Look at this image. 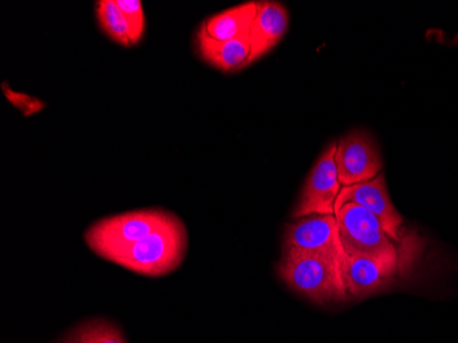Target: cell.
<instances>
[{
    "instance_id": "1",
    "label": "cell",
    "mask_w": 458,
    "mask_h": 343,
    "mask_svg": "<svg viewBox=\"0 0 458 343\" xmlns=\"http://www.w3.org/2000/svg\"><path fill=\"white\" fill-rule=\"evenodd\" d=\"M277 272L291 290L316 304L344 301L349 293L344 262L328 255L284 250Z\"/></svg>"
},
{
    "instance_id": "2",
    "label": "cell",
    "mask_w": 458,
    "mask_h": 343,
    "mask_svg": "<svg viewBox=\"0 0 458 343\" xmlns=\"http://www.w3.org/2000/svg\"><path fill=\"white\" fill-rule=\"evenodd\" d=\"M187 229L171 214L158 228L132 246L112 255L109 262L146 276H164L174 272L184 259Z\"/></svg>"
},
{
    "instance_id": "3",
    "label": "cell",
    "mask_w": 458,
    "mask_h": 343,
    "mask_svg": "<svg viewBox=\"0 0 458 343\" xmlns=\"http://www.w3.org/2000/svg\"><path fill=\"white\" fill-rule=\"evenodd\" d=\"M339 235L347 255H364L403 268L405 260L380 221L356 203H346L335 211Z\"/></svg>"
},
{
    "instance_id": "4",
    "label": "cell",
    "mask_w": 458,
    "mask_h": 343,
    "mask_svg": "<svg viewBox=\"0 0 458 343\" xmlns=\"http://www.w3.org/2000/svg\"><path fill=\"white\" fill-rule=\"evenodd\" d=\"M164 210H138L97 221L87 229L84 239L92 252L109 262L112 255L146 238L171 218Z\"/></svg>"
},
{
    "instance_id": "5",
    "label": "cell",
    "mask_w": 458,
    "mask_h": 343,
    "mask_svg": "<svg viewBox=\"0 0 458 343\" xmlns=\"http://www.w3.org/2000/svg\"><path fill=\"white\" fill-rule=\"evenodd\" d=\"M338 143L324 150L309 174L302 194L293 210V218L301 219L316 214H335V203L341 193L335 154Z\"/></svg>"
},
{
    "instance_id": "6",
    "label": "cell",
    "mask_w": 458,
    "mask_h": 343,
    "mask_svg": "<svg viewBox=\"0 0 458 343\" xmlns=\"http://www.w3.org/2000/svg\"><path fill=\"white\" fill-rule=\"evenodd\" d=\"M284 250L328 255L346 264V252L342 244L335 214H316L288 224Z\"/></svg>"
},
{
    "instance_id": "7",
    "label": "cell",
    "mask_w": 458,
    "mask_h": 343,
    "mask_svg": "<svg viewBox=\"0 0 458 343\" xmlns=\"http://www.w3.org/2000/svg\"><path fill=\"white\" fill-rule=\"evenodd\" d=\"M335 164L339 182L344 187L369 182L379 176L382 170L379 149L362 131L349 133L338 141Z\"/></svg>"
},
{
    "instance_id": "8",
    "label": "cell",
    "mask_w": 458,
    "mask_h": 343,
    "mask_svg": "<svg viewBox=\"0 0 458 343\" xmlns=\"http://www.w3.org/2000/svg\"><path fill=\"white\" fill-rule=\"evenodd\" d=\"M346 203H356L367 209L380 221L393 241L403 242V219L391 201L383 175L369 182L342 188L336 200L335 211Z\"/></svg>"
},
{
    "instance_id": "9",
    "label": "cell",
    "mask_w": 458,
    "mask_h": 343,
    "mask_svg": "<svg viewBox=\"0 0 458 343\" xmlns=\"http://www.w3.org/2000/svg\"><path fill=\"white\" fill-rule=\"evenodd\" d=\"M401 267L364 257L347 255L344 264V279L347 291L357 298H364L385 288L393 282Z\"/></svg>"
},
{
    "instance_id": "10",
    "label": "cell",
    "mask_w": 458,
    "mask_h": 343,
    "mask_svg": "<svg viewBox=\"0 0 458 343\" xmlns=\"http://www.w3.org/2000/svg\"><path fill=\"white\" fill-rule=\"evenodd\" d=\"M288 28V12L277 2H257V14L250 28L249 64L269 53L282 40Z\"/></svg>"
},
{
    "instance_id": "11",
    "label": "cell",
    "mask_w": 458,
    "mask_h": 343,
    "mask_svg": "<svg viewBox=\"0 0 458 343\" xmlns=\"http://www.w3.org/2000/svg\"><path fill=\"white\" fill-rule=\"evenodd\" d=\"M197 41L203 61L224 73H233L250 65V33L233 40L220 41L199 30Z\"/></svg>"
},
{
    "instance_id": "12",
    "label": "cell",
    "mask_w": 458,
    "mask_h": 343,
    "mask_svg": "<svg viewBox=\"0 0 458 343\" xmlns=\"http://www.w3.org/2000/svg\"><path fill=\"white\" fill-rule=\"evenodd\" d=\"M256 14L257 2H247L212 15L203 22L200 30L215 40H233V39L249 35Z\"/></svg>"
},
{
    "instance_id": "13",
    "label": "cell",
    "mask_w": 458,
    "mask_h": 343,
    "mask_svg": "<svg viewBox=\"0 0 458 343\" xmlns=\"http://www.w3.org/2000/svg\"><path fill=\"white\" fill-rule=\"evenodd\" d=\"M97 17L103 32L112 40L125 47L133 46L127 20L115 4V0H99L97 4Z\"/></svg>"
},
{
    "instance_id": "14",
    "label": "cell",
    "mask_w": 458,
    "mask_h": 343,
    "mask_svg": "<svg viewBox=\"0 0 458 343\" xmlns=\"http://www.w3.org/2000/svg\"><path fill=\"white\" fill-rule=\"evenodd\" d=\"M61 343H127L117 326L106 320H92L76 327Z\"/></svg>"
},
{
    "instance_id": "15",
    "label": "cell",
    "mask_w": 458,
    "mask_h": 343,
    "mask_svg": "<svg viewBox=\"0 0 458 343\" xmlns=\"http://www.w3.org/2000/svg\"><path fill=\"white\" fill-rule=\"evenodd\" d=\"M115 4L127 20L132 45H138L143 38L144 30H146L143 4L139 0H115Z\"/></svg>"
},
{
    "instance_id": "16",
    "label": "cell",
    "mask_w": 458,
    "mask_h": 343,
    "mask_svg": "<svg viewBox=\"0 0 458 343\" xmlns=\"http://www.w3.org/2000/svg\"><path fill=\"white\" fill-rule=\"evenodd\" d=\"M4 95L7 99L18 107L21 112L25 116H33L40 112L45 107V102L36 99V98L30 97V95L21 94V92L13 91L12 89H7V85L4 84Z\"/></svg>"
}]
</instances>
